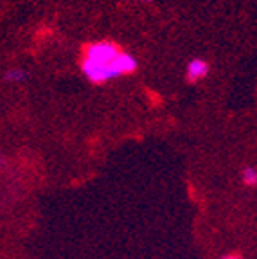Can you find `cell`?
<instances>
[{
  "label": "cell",
  "mask_w": 257,
  "mask_h": 259,
  "mask_svg": "<svg viewBox=\"0 0 257 259\" xmlns=\"http://www.w3.org/2000/svg\"><path fill=\"white\" fill-rule=\"evenodd\" d=\"M223 259H241V257H237V255H227V257H223Z\"/></svg>",
  "instance_id": "5b68a950"
},
{
  "label": "cell",
  "mask_w": 257,
  "mask_h": 259,
  "mask_svg": "<svg viewBox=\"0 0 257 259\" xmlns=\"http://www.w3.org/2000/svg\"><path fill=\"white\" fill-rule=\"evenodd\" d=\"M141 2H149V0H141Z\"/></svg>",
  "instance_id": "8992f818"
},
{
  "label": "cell",
  "mask_w": 257,
  "mask_h": 259,
  "mask_svg": "<svg viewBox=\"0 0 257 259\" xmlns=\"http://www.w3.org/2000/svg\"><path fill=\"white\" fill-rule=\"evenodd\" d=\"M24 79H25V72L22 69H11L6 74V81H9V83H20Z\"/></svg>",
  "instance_id": "3957f363"
},
{
  "label": "cell",
  "mask_w": 257,
  "mask_h": 259,
  "mask_svg": "<svg viewBox=\"0 0 257 259\" xmlns=\"http://www.w3.org/2000/svg\"><path fill=\"white\" fill-rule=\"evenodd\" d=\"M137 67L139 63L135 56L121 51L119 45H115L113 41H96L89 45L81 63L87 79L96 85L135 72Z\"/></svg>",
  "instance_id": "6da1fadb"
},
{
  "label": "cell",
  "mask_w": 257,
  "mask_h": 259,
  "mask_svg": "<svg viewBox=\"0 0 257 259\" xmlns=\"http://www.w3.org/2000/svg\"><path fill=\"white\" fill-rule=\"evenodd\" d=\"M207 74H209V63L205 60L196 58V60L189 61V65H187V81L196 83V81L203 79Z\"/></svg>",
  "instance_id": "7a4b0ae2"
},
{
  "label": "cell",
  "mask_w": 257,
  "mask_h": 259,
  "mask_svg": "<svg viewBox=\"0 0 257 259\" xmlns=\"http://www.w3.org/2000/svg\"><path fill=\"white\" fill-rule=\"evenodd\" d=\"M243 182H245V186H255L257 184V171L253 169V167H246V169H243Z\"/></svg>",
  "instance_id": "277c9868"
}]
</instances>
